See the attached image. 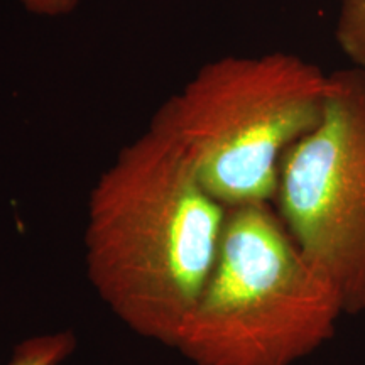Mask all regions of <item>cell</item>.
Masks as SVG:
<instances>
[{
	"mask_svg": "<svg viewBox=\"0 0 365 365\" xmlns=\"http://www.w3.org/2000/svg\"><path fill=\"white\" fill-rule=\"evenodd\" d=\"M225 213L171 135L150 122L90 193L91 284L132 331L175 346L215 264Z\"/></svg>",
	"mask_w": 365,
	"mask_h": 365,
	"instance_id": "6da1fadb",
	"label": "cell"
},
{
	"mask_svg": "<svg viewBox=\"0 0 365 365\" xmlns=\"http://www.w3.org/2000/svg\"><path fill=\"white\" fill-rule=\"evenodd\" d=\"M333 286L269 203L227 208L215 264L176 340L196 365H293L335 335Z\"/></svg>",
	"mask_w": 365,
	"mask_h": 365,
	"instance_id": "7a4b0ae2",
	"label": "cell"
},
{
	"mask_svg": "<svg viewBox=\"0 0 365 365\" xmlns=\"http://www.w3.org/2000/svg\"><path fill=\"white\" fill-rule=\"evenodd\" d=\"M331 76L289 53L208 63L150 122L225 208L271 203L282 154L322 120Z\"/></svg>",
	"mask_w": 365,
	"mask_h": 365,
	"instance_id": "3957f363",
	"label": "cell"
},
{
	"mask_svg": "<svg viewBox=\"0 0 365 365\" xmlns=\"http://www.w3.org/2000/svg\"><path fill=\"white\" fill-rule=\"evenodd\" d=\"M330 76L319 124L282 154L274 200L344 313L357 314L365 312V70Z\"/></svg>",
	"mask_w": 365,
	"mask_h": 365,
	"instance_id": "277c9868",
	"label": "cell"
},
{
	"mask_svg": "<svg viewBox=\"0 0 365 365\" xmlns=\"http://www.w3.org/2000/svg\"><path fill=\"white\" fill-rule=\"evenodd\" d=\"M335 41L352 66L365 70V0H340Z\"/></svg>",
	"mask_w": 365,
	"mask_h": 365,
	"instance_id": "5b68a950",
	"label": "cell"
},
{
	"mask_svg": "<svg viewBox=\"0 0 365 365\" xmlns=\"http://www.w3.org/2000/svg\"><path fill=\"white\" fill-rule=\"evenodd\" d=\"M75 345L70 333L34 336L17 346L9 365H59Z\"/></svg>",
	"mask_w": 365,
	"mask_h": 365,
	"instance_id": "8992f818",
	"label": "cell"
},
{
	"mask_svg": "<svg viewBox=\"0 0 365 365\" xmlns=\"http://www.w3.org/2000/svg\"><path fill=\"white\" fill-rule=\"evenodd\" d=\"M26 11L36 16L58 17L70 14L80 4V0H21Z\"/></svg>",
	"mask_w": 365,
	"mask_h": 365,
	"instance_id": "52a82bcc",
	"label": "cell"
}]
</instances>
